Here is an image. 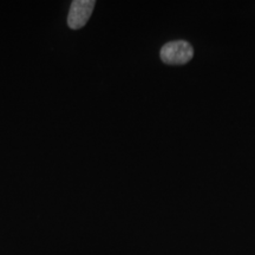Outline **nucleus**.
Wrapping results in <instances>:
<instances>
[{
  "label": "nucleus",
  "instance_id": "nucleus-1",
  "mask_svg": "<svg viewBox=\"0 0 255 255\" xmlns=\"http://www.w3.org/2000/svg\"><path fill=\"white\" fill-rule=\"evenodd\" d=\"M159 56L162 62L169 65H182L193 58L194 49L186 40L169 41L161 49Z\"/></svg>",
  "mask_w": 255,
  "mask_h": 255
},
{
  "label": "nucleus",
  "instance_id": "nucleus-2",
  "mask_svg": "<svg viewBox=\"0 0 255 255\" xmlns=\"http://www.w3.org/2000/svg\"><path fill=\"white\" fill-rule=\"evenodd\" d=\"M96 2L94 0H75L70 7L68 25L72 30H79L88 23Z\"/></svg>",
  "mask_w": 255,
  "mask_h": 255
}]
</instances>
